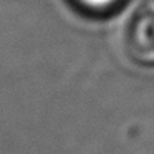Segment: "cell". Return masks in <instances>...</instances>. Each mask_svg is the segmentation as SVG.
I'll return each instance as SVG.
<instances>
[{"mask_svg":"<svg viewBox=\"0 0 154 154\" xmlns=\"http://www.w3.org/2000/svg\"><path fill=\"white\" fill-rule=\"evenodd\" d=\"M128 58L139 66H154V2L139 5L128 18L123 32Z\"/></svg>","mask_w":154,"mask_h":154,"instance_id":"cell-1","label":"cell"},{"mask_svg":"<svg viewBox=\"0 0 154 154\" xmlns=\"http://www.w3.org/2000/svg\"><path fill=\"white\" fill-rule=\"evenodd\" d=\"M73 4L91 17H106L116 12L124 0H73Z\"/></svg>","mask_w":154,"mask_h":154,"instance_id":"cell-2","label":"cell"}]
</instances>
